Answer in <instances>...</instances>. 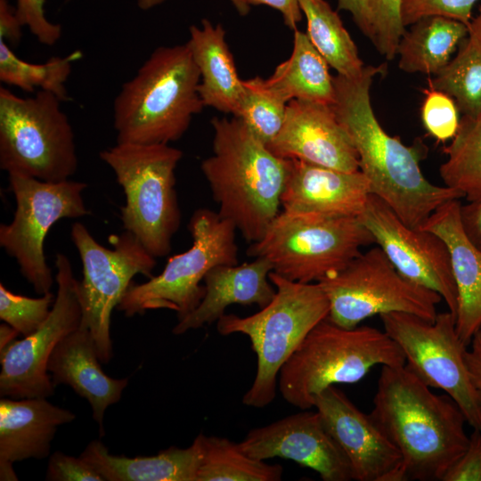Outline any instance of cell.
Wrapping results in <instances>:
<instances>
[{
	"label": "cell",
	"mask_w": 481,
	"mask_h": 481,
	"mask_svg": "<svg viewBox=\"0 0 481 481\" xmlns=\"http://www.w3.org/2000/svg\"><path fill=\"white\" fill-rule=\"evenodd\" d=\"M387 64L365 66L356 77H333L332 110L349 135L366 177L371 194L383 200L406 224L420 228L440 206L463 198L445 185H436L423 175L420 163L425 154L420 143L405 145L387 134L371 102V86Z\"/></svg>",
	"instance_id": "1"
},
{
	"label": "cell",
	"mask_w": 481,
	"mask_h": 481,
	"mask_svg": "<svg viewBox=\"0 0 481 481\" xmlns=\"http://www.w3.org/2000/svg\"><path fill=\"white\" fill-rule=\"evenodd\" d=\"M370 414L401 454L402 481H442L469 443L456 403L405 364L382 366Z\"/></svg>",
	"instance_id": "2"
},
{
	"label": "cell",
	"mask_w": 481,
	"mask_h": 481,
	"mask_svg": "<svg viewBox=\"0 0 481 481\" xmlns=\"http://www.w3.org/2000/svg\"><path fill=\"white\" fill-rule=\"evenodd\" d=\"M213 154L200 169L218 215L232 222L243 238L256 242L280 213L289 160L275 156L244 124L214 117Z\"/></svg>",
	"instance_id": "3"
},
{
	"label": "cell",
	"mask_w": 481,
	"mask_h": 481,
	"mask_svg": "<svg viewBox=\"0 0 481 481\" xmlns=\"http://www.w3.org/2000/svg\"><path fill=\"white\" fill-rule=\"evenodd\" d=\"M200 81L187 44L156 48L115 98L117 143L178 141L205 107L199 94Z\"/></svg>",
	"instance_id": "4"
},
{
	"label": "cell",
	"mask_w": 481,
	"mask_h": 481,
	"mask_svg": "<svg viewBox=\"0 0 481 481\" xmlns=\"http://www.w3.org/2000/svg\"><path fill=\"white\" fill-rule=\"evenodd\" d=\"M404 364L402 349L384 330L347 329L326 317L282 365L278 386L285 401L304 411L314 407L315 396L328 387L355 383L375 365Z\"/></svg>",
	"instance_id": "5"
},
{
	"label": "cell",
	"mask_w": 481,
	"mask_h": 481,
	"mask_svg": "<svg viewBox=\"0 0 481 481\" xmlns=\"http://www.w3.org/2000/svg\"><path fill=\"white\" fill-rule=\"evenodd\" d=\"M269 280L275 295L266 306L247 317L224 314L216 322L221 335L241 333L251 341L257 369L242 403L255 408L265 407L273 401L281 368L330 311L328 298L318 282L293 281L274 272L269 273Z\"/></svg>",
	"instance_id": "6"
},
{
	"label": "cell",
	"mask_w": 481,
	"mask_h": 481,
	"mask_svg": "<svg viewBox=\"0 0 481 481\" xmlns=\"http://www.w3.org/2000/svg\"><path fill=\"white\" fill-rule=\"evenodd\" d=\"M99 156L124 191V230L133 233L154 257L168 255L181 223L175 168L183 151L168 144L117 143Z\"/></svg>",
	"instance_id": "7"
},
{
	"label": "cell",
	"mask_w": 481,
	"mask_h": 481,
	"mask_svg": "<svg viewBox=\"0 0 481 481\" xmlns=\"http://www.w3.org/2000/svg\"><path fill=\"white\" fill-rule=\"evenodd\" d=\"M372 243L359 216L282 210L247 254L267 259L273 272L289 281L314 283L344 269Z\"/></svg>",
	"instance_id": "8"
},
{
	"label": "cell",
	"mask_w": 481,
	"mask_h": 481,
	"mask_svg": "<svg viewBox=\"0 0 481 481\" xmlns=\"http://www.w3.org/2000/svg\"><path fill=\"white\" fill-rule=\"evenodd\" d=\"M61 102L45 91L21 97L0 87L2 170L53 183L76 173L75 135Z\"/></svg>",
	"instance_id": "9"
},
{
	"label": "cell",
	"mask_w": 481,
	"mask_h": 481,
	"mask_svg": "<svg viewBox=\"0 0 481 481\" xmlns=\"http://www.w3.org/2000/svg\"><path fill=\"white\" fill-rule=\"evenodd\" d=\"M187 228L192 238L189 249L171 257L159 275L129 285L117 306L126 316L169 309L175 311L180 320L201 302L205 287L200 282L209 270L238 264L237 229L232 222L217 212L199 208Z\"/></svg>",
	"instance_id": "10"
},
{
	"label": "cell",
	"mask_w": 481,
	"mask_h": 481,
	"mask_svg": "<svg viewBox=\"0 0 481 481\" xmlns=\"http://www.w3.org/2000/svg\"><path fill=\"white\" fill-rule=\"evenodd\" d=\"M318 283L329 301L328 318L347 329L369 317L395 312L433 322L443 300L438 293L401 274L379 246L361 252L344 269Z\"/></svg>",
	"instance_id": "11"
},
{
	"label": "cell",
	"mask_w": 481,
	"mask_h": 481,
	"mask_svg": "<svg viewBox=\"0 0 481 481\" xmlns=\"http://www.w3.org/2000/svg\"><path fill=\"white\" fill-rule=\"evenodd\" d=\"M384 330L399 346L405 365L430 388L444 391L467 423L481 430V394L467 363L468 346L456 330L455 315L437 314L433 322L406 313L380 315Z\"/></svg>",
	"instance_id": "12"
},
{
	"label": "cell",
	"mask_w": 481,
	"mask_h": 481,
	"mask_svg": "<svg viewBox=\"0 0 481 481\" xmlns=\"http://www.w3.org/2000/svg\"><path fill=\"white\" fill-rule=\"evenodd\" d=\"M8 180L16 208L12 221L0 225V246L34 290L44 295L53 283L44 251L45 237L57 221L90 214L82 195L87 184L69 179L45 182L17 173L8 174Z\"/></svg>",
	"instance_id": "13"
},
{
	"label": "cell",
	"mask_w": 481,
	"mask_h": 481,
	"mask_svg": "<svg viewBox=\"0 0 481 481\" xmlns=\"http://www.w3.org/2000/svg\"><path fill=\"white\" fill-rule=\"evenodd\" d=\"M70 235L83 267L79 283L82 324L94 339L101 363H108L113 355L110 331L112 311L136 274L152 277L156 257L127 231L110 237L112 249L97 242L80 222L72 224Z\"/></svg>",
	"instance_id": "14"
},
{
	"label": "cell",
	"mask_w": 481,
	"mask_h": 481,
	"mask_svg": "<svg viewBox=\"0 0 481 481\" xmlns=\"http://www.w3.org/2000/svg\"><path fill=\"white\" fill-rule=\"evenodd\" d=\"M57 294L45 322L23 339L14 340L0 351V395L14 399L47 398L54 385L47 363L56 346L82 322L79 283L69 259L61 253L55 258Z\"/></svg>",
	"instance_id": "15"
},
{
	"label": "cell",
	"mask_w": 481,
	"mask_h": 481,
	"mask_svg": "<svg viewBox=\"0 0 481 481\" xmlns=\"http://www.w3.org/2000/svg\"><path fill=\"white\" fill-rule=\"evenodd\" d=\"M360 220L397 271L438 293L448 311H457V289L448 248L436 233L406 224L383 200L370 195Z\"/></svg>",
	"instance_id": "16"
},
{
	"label": "cell",
	"mask_w": 481,
	"mask_h": 481,
	"mask_svg": "<svg viewBox=\"0 0 481 481\" xmlns=\"http://www.w3.org/2000/svg\"><path fill=\"white\" fill-rule=\"evenodd\" d=\"M314 407L346 457L353 480L402 481L401 454L371 414L335 386L318 394Z\"/></svg>",
	"instance_id": "17"
},
{
	"label": "cell",
	"mask_w": 481,
	"mask_h": 481,
	"mask_svg": "<svg viewBox=\"0 0 481 481\" xmlns=\"http://www.w3.org/2000/svg\"><path fill=\"white\" fill-rule=\"evenodd\" d=\"M239 445L257 460L281 457L294 461L317 472L323 481L353 480L346 457L317 411L304 410L253 428Z\"/></svg>",
	"instance_id": "18"
},
{
	"label": "cell",
	"mask_w": 481,
	"mask_h": 481,
	"mask_svg": "<svg viewBox=\"0 0 481 481\" xmlns=\"http://www.w3.org/2000/svg\"><path fill=\"white\" fill-rule=\"evenodd\" d=\"M266 146L281 159L347 172L359 170L356 150L331 105L289 101L279 134Z\"/></svg>",
	"instance_id": "19"
},
{
	"label": "cell",
	"mask_w": 481,
	"mask_h": 481,
	"mask_svg": "<svg viewBox=\"0 0 481 481\" xmlns=\"http://www.w3.org/2000/svg\"><path fill=\"white\" fill-rule=\"evenodd\" d=\"M289 168L281 196L283 210L325 216H359L371 195L360 171H342L298 159Z\"/></svg>",
	"instance_id": "20"
},
{
	"label": "cell",
	"mask_w": 481,
	"mask_h": 481,
	"mask_svg": "<svg viewBox=\"0 0 481 481\" xmlns=\"http://www.w3.org/2000/svg\"><path fill=\"white\" fill-rule=\"evenodd\" d=\"M76 415L52 404L46 398L0 400V479L17 480L12 464L27 459H44L59 426Z\"/></svg>",
	"instance_id": "21"
},
{
	"label": "cell",
	"mask_w": 481,
	"mask_h": 481,
	"mask_svg": "<svg viewBox=\"0 0 481 481\" xmlns=\"http://www.w3.org/2000/svg\"><path fill=\"white\" fill-rule=\"evenodd\" d=\"M459 200L440 206L422 224L446 244L458 296L456 330L466 346L481 330V249L466 235L460 219Z\"/></svg>",
	"instance_id": "22"
},
{
	"label": "cell",
	"mask_w": 481,
	"mask_h": 481,
	"mask_svg": "<svg viewBox=\"0 0 481 481\" xmlns=\"http://www.w3.org/2000/svg\"><path fill=\"white\" fill-rule=\"evenodd\" d=\"M94 339L82 324L67 335L53 349L47 371L54 386L65 384L87 400L93 418L104 436L103 418L108 406L119 401L127 379H113L101 368Z\"/></svg>",
	"instance_id": "23"
},
{
	"label": "cell",
	"mask_w": 481,
	"mask_h": 481,
	"mask_svg": "<svg viewBox=\"0 0 481 481\" xmlns=\"http://www.w3.org/2000/svg\"><path fill=\"white\" fill-rule=\"evenodd\" d=\"M272 264L264 257H255L241 265H220L206 274L205 295L200 305L188 315L178 320L173 328L175 335L209 325L224 314L234 304L266 306L275 295L269 280Z\"/></svg>",
	"instance_id": "24"
},
{
	"label": "cell",
	"mask_w": 481,
	"mask_h": 481,
	"mask_svg": "<svg viewBox=\"0 0 481 481\" xmlns=\"http://www.w3.org/2000/svg\"><path fill=\"white\" fill-rule=\"evenodd\" d=\"M187 45L199 69V94L205 107L237 116L244 94L233 56L221 24L201 20V27L189 29Z\"/></svg>",
	"instance_id": "25"
},
{
	"label": "cell",
	"mask_w": 481,
	"mask_h": 481,
	"mask_svg": "<svg viewBox=\"0 0 481 481\" xmlns=\"http://www.w3.org/2000/svg\"><path fill=\"white\" fill-rule=\"evenodd\" d=\"M104 481H196L200 461L198 437L187 448L171 446L156 455H114L100 441L87 444L80 455Z\"/></svg>",
	"instance_id": "26"
},
{
	"label": "cell",
	"mask_w": 481,
	"mask_h": 481,
	"mask_svg": "<svg viewBox=\"0 0 481 481\" xmlns=\"http://www.w3.org/2000/svg\"><path fill=\"white\" fill-rule=\"evenodd\" d=\"M469 36V28L443 16L421 18L405 29L396 49L399 69L436 75L444 68Z\"/></svg>",
	"instance_id": "27"
},
{
	"label": "cell",
	"mask_w": 481,
	"mask_h": 481,
	"mask_svg": "<svg viewBox=\"0 0 481 481\" xmlns=\"http://www.w3.org/2000/svg\"><path fill=\"white\" fill-rule=\"evenodd\" d=\"M266 82L288 102L302 100L331 105L335 99L329 64L306 33L298 29L294 30L291 55L275 68Z\"/></svg>",
	"instance_id": "28"
},
{
	"label": "cell",
	"mask_w": 481,
	"mask_h": 481,
	"mask_svg": "<svg viewBox=\"0 0 481 481\" xmlns=\"http://www.w3.org/2000/svg\"><path fill=\"white\" fill-rule=\"evenodd\" d=\"M306 19V35L338 75L360 76L365 66L339 15L326 0H299Z\"/></svg>",
	"instance_id": "29"
},
{
	"label": "cell",
	"mask_w": 481,
	"mask_h": 481,
	"mask_svg": "<svg viewBox=\"0 0 481 481\" xmlns=\"http://www.w3.org/2000/svg\"><path fill=\"white\" fill-rule=\"evenodd\" d=\"M200 461L196 481H278L283 468L268 464L244 453L227 438L204 434L197 436Z\"/></svg>",
	"instance_id": "30"
},
{
	"label": "cell",
	"mask_w": 481,
	"mask_h": 481,
	"mask_svg": "<svg viewBox=\"0 0 481 481\" xmlns=\"http://www.w3.org/2000/svg\"><path fill=\"white\" fill-rule=\"evenodd\" d=\"M445 161L439 167L444 185L468 201L481 200V112L462 116L458 131L444 149Z\"/></svg>",
	"instance_id": "31"
},
{
	"label": "cell",
	"mask_w": 481,
	"mask_h": 481,
	"mask_svg": "<svg viewBox=\"0 0 481 481\" xmlns=\"http://www.w3.org/2000/svg\"><path fill=\"white\" fill-rule=\"evenodd\" d=\"M83 53L76 50L64 57H52L43 63H31L18 57L10 45L0 39V80L26 93L45 91L68 101L66 82L72 65Z\"/></svg>",
	"instance_id": "32"
},
{
	"label": "cell",
	"mask_w": 481,
	"mask_h": 481,
	"mask_svg": "<svg viewBox=\"0 0 481 481\" xmlns=\"http://www.w3.org/2000/svg\"><path fill=\"white\" fill-rule=\"evenodd\" d=\"M428 86L451 96L462 116L478 115L481 112V47L468 36L449 63L428 79Z\"/></svg>",
	"instance_id": "33"
},
{
	"label": "cell",
	"mask_w": 481,
	"mask_h": 481,
	"mask_svg": "<svg viewBox=\"0 0 481 481\" xmlns=\"http://www.w3.org/2000/svg\"><path fill=\"white\" fill-rule=\"evenodd\" d=\"M244 94L237 117L265 144L279 134L288 102L260 77L243 80Z\"/></svg>",
	"instance_id": "34"
},
{
	"label": "cell",
	"mask_w": 481,
	"mask_h": 481,
	"mask_svg": "<svg viewBox=\"0 0 481 481\" xmlns=\"http://www.w3.org/2000/svg\"><path fill=\"white\" fill-rule=\"evenodd\" d=\"M54 298L51 292L37 298L21 296L0 283V318L27 337L47 319Z\"/></svg>",
	"instance_id": "35"
},
{
	"label": "cell",
	"mask_w": 481,
	"mask_h": 481,
	"mask_svg": "<svg viewBox=\"0 0 481 481\" xmlns=\"http://www.w3.org/2000/svg\"><path fill=\"white\" fill-rule=\"evenodd\" d=\"M370 11L371 42L380 55L392 61L405 31L401 17V0H366Z\"/></svg>",
	"instance_id": "36"
},
{
	"label": "cell",
	"mask_w": 481,
	"mask_h": 481,
	"mask_svg": "<svg viewBox=\"0 0 481 481\" xmlns=\"http://www.w3.org/2000/svg\"><path fill=\"white\" fill-rule=\"evenodd\" d=\"M424 94L420 115L425 129L438 142L452 139L460 125V111L454 101L445 93L431 87Z\"/></svg>",
	"instance_id": "37"
},
{
	"label": "cell",
	"mask_w": 481,
	"mask_h": 481,
	"mask_svg": "<svg viewBox=\"0 0 481 481\" xmlns=\"http://www.w3.org/2000/svg\"><path fill=\"white\" fill-rule=\"evenodd\" d=\"M479 0H401L404 26H411L421 18L443 16L469 26L473 7Z\"/></svg>",
	"instance_id": "38"
},
{
	"label": "cell",
	"mask_w": 481,
	"mask_h": 481,
	"mask_svg": "<svg viewBox=\"0 0 481 481\" xmlns=\"http://www.w3.org/2000/svg\"><path fill=\"white\" fill-rule=\"evenodd\" d=\"M45 0H16V14L22 26H27L39 43L53 46L61 38L60 24L51 22L45 12Z\"/></svg>",
	"instance_id": "39"
},
{
	"label": "cell",
	"mask_w": 481,
	"mask_h": 481,
	"mask_svg": "<svg viewBox=\"0 0 481 481\" xmlns=\"http://www.w3.org/2000/svg\"><path fill=\"white\" fill-rule=\"evenodd\" d=\"M45 479L50 481H104L103 477L81 456L73 457L60 451L50 456Z\"/></svg>",
	"instance_id": "40"
},
{
	"label": "cell",
	"mask_w": 481,
	"mask_h": 481,
	"mask_svg": "<svg viewBox=\"0 0 481 481\" xmlns=\"http://www.w3.org/2000/svg\"><path fill=\"white\" fill-rule=\"evenodd\" d=\"M442 481H481V430L473 429L467 448Z\"/></svg>",
	"instance_id": "41"
},
{
	"label": "cell",
	"mask_w": 481,
	"mask_h": 481,
	"mask_svg": "<svg viewBox=\"0 0 481 481\" xmlns=\"http://www.w3.org/2000/svg\"><path fill=\"white\" fill-rule=\"evenodd\" d=\"M460 219L468 238L481 249V200L461 204Z\"/></svg>",
	"instance_id": "42"
},
{
	"label": "cell",
	"mask_w": 481,
	"mask_h": 481,
	"mask_svg": "<svg viewBox=\"0 0 481 481\" xmlns=\"http://www.w3.org/2000/svg\"><path fill=\"white\" fill-rule=\"evenodd\" d=\"M22 27L15 8L8 0H0V39L9 45H17L21 38Z\"/></svg>",
	"instance_id": "43"
},
{
	"label": "cell",
	"mask_w": 481,
	"mask_h": 481,
	"mask_svg": "<svg viewBox=\"0 0 481 481\" xmlns=\"http://www.w3.org/2000/svg\"><path fill=\"white\" fill-rule=\"evenodd\" d=\"M249 5H267L279 11L283 18L284 24L290 29H297L301 21L303 12L299 0H246Z\"/></svg>",
	"instance_id": "44"
},
{
	"label": "cell",
	"mask_w": 481,
	"mask_h": 481,
	"mask_svg": "<svg viewBox=\"0 0 481 481\" xmlns=\"http://www.w3.org/2000/svg\"><path fill=\"white\" fill-rule=\"evenodd\" d=\"M338 10L349 12L362 33L371 40V19L366 0H338Z\"/></svg>",
	"instance_id": "45"
},
{
	"label": "cell",
	"mask_w": 481,
	"mask_h": 481,
	"mask_svg": "<svg viewBox=\"0 0 481 481\" xmlns=\"http://www.w3.org/2000/svg\"><path fill=\"white\" fill-rule=\"evenodd\" d=\"M467 363L472 381L481 394V330L473 337L467 352Z\"/></svg>",
	"instance_id": "46"
},
{
	"label": "cell",
	"mask_w": 481,
	"mask_h": 481,
	"mask_svg": "<svg viewBox=\"0 0 481 481\" xmlns=\"http://www.w3.org/2000/svg\"><path fill=\"white\" fill-rule=\"evenodd\" d=\"M166 0H137V5L141 10L147 11L150 10ZM232 4L236 8L239 14L245 16L249 13L250 10V5L248 4L246 0H230Z\"/></svg>",
	"instance_id": "47"
},
{
	"label": "cell",
	"mask_w": 481,
	"mask_h": 481,
	"mask_svg": "<svg viewBox=\"0 0 481 481\" xmlns=\"http://www.w3.org/2000/svg\"><path fill=\"white\" fill-rule=\"evenodd\" d=\"M19 335V332L6 322L0 326V351L8 346L14 338Z\"/></svg>",
	"instance_id": "48"
},
{
	"label": "cell",
	"mask_w": 481,
	"mask_h": 481,
	"mask_svg": "<svg viewBox=\"0 0 481 481\" xmlns=\"http://www.w3.org/2000/svg\"><path fill=\"white\" fill-rule=\"evenodd\" d=\"M469 37L481 47V4L469 26Z\"/></svg>",
	"instance_id": "49"
},
{
	"label": "cell",
	"mask_w": 481,
	"mask_h": 481,
	"mask_svg": "<svg viewBox=\"0 0 481 481\" xmlns=\"http://www.w3.org/2000/svg\"><path fill=\"white\" fill-rule=\"evenodd\" d=\"M67 1H71V0H67Z\"/></svg>",
	"instance_id": "50"
}]
</instances>
